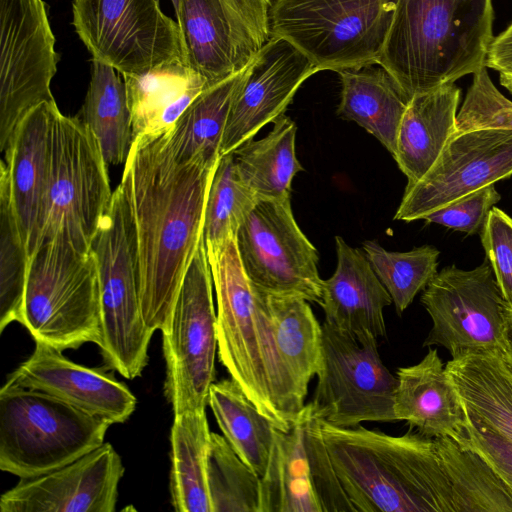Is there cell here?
Wrapping results in <instances>:
<instances>
[{
    "label": "cell",
    "instance_id": "cell-36",
    "mask_svg": "<svg viewBox=\"0 0 512 512\" xmlns=\"http://www.w3.org/2000/svg\"><path fill=\"white\" fill-rule=\"evenodd\" d=\"M29 256L15 215L9 181L0 166V332L22 322Z\"/></svg>",
    "mask_w": 512,
    "mask_h": 512
},
{
    "label": "cell",
    "instance_id": "cell-32",
    "mask_svg": "<svg viewBox=\"0 0 512 512\" xmlns=\"http://www.w3.org/2000/svg\"><path fill=\"white\" fill-rule=\"evenodd\" d=\"M208 405L231 448L261 478L270 458L274 424L232 378L211 385Z\"/></svg>",
    "mask_w": 512,
    "mask_h": 512
},
{
    "label": "cell",
    "instance_id": "cell-4",
    "mask_svg": "<svg viewBox=\"0 0 512 512\" xmlns=\"http://www.w3.org/2000/svg\"><path fill=\"white\" fill-rule=\"evenodd\" d=\"M492 0H396L377 64L413 96L486 67Z\"/></svg>",
    "mask_w": 512,
    "mask_h": 512
},
{
    "label": "cell",
    "instance_id": "cell-41",
    "mask_svg": "<svg viewBox=\"0 0 512 512\" xmlns=\"http://www.w3.org/2000/svg\"><path fill=\"white\" fill-rule=\"evenodd\" d=\"M480 238L502 296L512 307V217L494 206Z\"/></svg>",
    "mask_w": 512,
    "mask_h": 512
},
{
    "label": "cell",
    "instance_id": "cell-20",
    "mask_svg": "<svg viewBox=\"0 0 512 512\" xmlns=\"http://www.w3.org/2000/svg\"><path fill=\"white\" fill-rule=\"evenodd\" d=\"M30 357L7 381L55 396L111 424L125 422L137 400L129 388L103 368H90L66 358L62 351L35 342Z\"/></svg>",
    "mask_w": 512,
    "mask_h": 512
},
{
    "label": "cell",
    "instance_id": "cell-46",
    "mask_svg": "<svg viewBox=\"0 0 512 512\" xmlns=\"http://www.w3.org/2000/svg\"><path fill=\"white\" fill-rule=\"evenodd\" d=\"M499 352L512 371V307L508 305Z\"/></svg>",
    "mask_w": 512,
    "mask_h": 512
},
{
    "label": "cell",
    "instance_id": "cell-45",
    "mask_svg": "<svg viewBox=\"0 0 512 512\" xmlns=\"http://www.w3.org/2000/svg\"><path fill=\"white\" fill-rule=\"evenodd\" d=\"M486 68L502 72H512V24L494 37L489 48Z\"/></svg>",
    "mask_w": 512,
    "mask_h": 512
},
{
    "label": "cell",
    "instance_id": "cell-19",
    "mask_svg": "<svg viewBox=\"0 0 512 512\" xmlns=\"http://www.w3.org/2000/svg\"><path fill=\"white\" fill-rule=\"evenodd\" d=\"M124 474L121 457L100 447L51 472L22 478L0 498L1 512H113Z\"/></svg>",
    "mask_w": 512,
    "mask_h": 512
},
{
    "label": "cell",
    "instance_id": "cell-26",
    "mask_svg": "<svg viewBox=\"0 0 512 512\" xmlns=\"http://www.w3.org/2000/svg\"><path fill=\"white\" fill-rule=\"evenodd\" d=\"M122 78L131 114L132 140L171 131L189 105L209 87L207 80L185 62L163 64Z\"/></svg>",
    "mask_w": 512,
    "mask_h": 512
},
{
    "label": "cell",
    "instance_id": "cell-48",
    "mask_svg": "<svg viewBox=\"0 0 512 512\" xmlns=\"http://www.w3.org/2000/svg\"><path fill=\"white\" fill-rule=\"evenodd\" d=\"M180 2L181 0H171V3L173 5V8H174V12H175V15L177 17V15L179 14V10H180Z\"/></svg>",
    "mask_w": 512,
    "mask_h": 512
},
{
    "label": "cell",
    "instance_id": "cell-12",
    "mask_svg": "<svg viewBox=\"0 0 512 512\" xmlns=\"http://www.w3.org/2000/svg\"><path fill=\"white\" fill-rule=\"evenodd\" d=\"M377 337L356 336L324 321L322 359L311 402L316 416L339 427L393 422L397 377L382 362Z\"/></svg>",
    "mask_w": 512,
    "mask_h": 512
},
{
    "label": "cell",
    "instance_id": "cell-42",
    "mask_svg": "<svg viewBox=\"0 0 512 512\" xmlns=\"http://www.w3.org/2000/svg\"><path fill=\"white\" fill-rule=\"evenodd\" d=\"M500 199L501 195L491 184L436 210L423 220L469 235L480 234L491 209Z\"/></svg>",
    "mask_w": 512,
    "mask_h": 512
},
{
    "label": "cell",
    "instance_id": "cell-17",
    "mask_svg": "<svg viewBox=\"0 0 512 512\" xmlns=\"http://www.w3.org/2000/svg\"><path fill=\"white\" fill-rule=\"evenodd\" d=\"M512 176V130L455 133L430 170L406 185L395 220L423 218L479 189Z\"/></svg>",
    "mask_w": 512,
    "mask_h": 512
},
{
    "label": "cell",
    "instance_id": "cell-27",
    "mask_svg": "<svg viewBox=\"0 0 512 512\" xmlns=\"http://www.w3.org/2000/svg\"><path fill=\"white\" fill-rule=\"evenodd\" d=\"M445 369L466 415L512 443V371L499 350L458 355Z\"/></svg>",
    "mask_w": 512,
    "mask_h": 512
},
{
    "label": "cell",
    "instance_id": "cell-16",
    "mask_svg": "<svg viewBox=\"0 0 512 512\" xmlns=\"http://www.w3.org/2000/svg\"><path fill=\"white\" fill-rule=\"evenodd\" d=\"M421 303L432 320L423 347L441 346L452 358L499 350L508 304L487 259L469 270L444 267L423 290Z\"/></svg>",
    "mask_w": 512,
    "mask_h": 512
},
{
    "label": "cell",
    "instance_id": "cell-21",
    "mask_svg": "<svg viewBox=\"0 0 512 512\" xmlns=\"http://www.w3.org/2000/svg\"><path fill=\"white\" fill-rule=\"evenodd\" d=\"M58 106L43 102L23 118L0 162L29 259L40 242L49 184L52 127Z\"/></svg>",
    "mask_w": 512,
    "mask_h": 512
},
{
    "label": "cell",
    "instance_id": "cell-22",
    "mask_svg": "<svg viewBox=\"0 0 512 512\" xmlns=\"http://www.w3.org/2000/svg\"><path fill=\"white\" fill-rule=\"evenodd\" d=\"M176 21L188 64L208 86L246 68L259 51L223 0H181Z\"/></svg>",
    "mask_w": 512,
    "mask_h": 512
},
{
    "label": "cell",
    "instance_id": "cell-5",
    "mask_svg": "<svg viewBox=\"0 0 512 512\" xmlns=\"http://www.w3.org/2000/svg\"><path fill=\"white\" fill-rule=\"evenodd\" d=\"M21 324L35 342L60 351L101 342L96 257L61 234L29 259Z\"/></svg>",
    "mask_w": 512,
    "mask_h": 512
},
{
    "label": "cell",
    "instance_id": "cell-14",
    "mask_svg": "<svg viewBox=\"0 0 512 512\" xmlns=\"http://www.w3.org/2000/svg\"><path fill=\"white\" fill-rule=\"evenodd\" d=\"M259 512H356L333 467L311 402L287 431L275 429L260 478Z\"/></svg>",
    "mask_w": 512,
    "mask_h": 512
},
{
    "label": "cell",
    "instance_id": "cell-34",
    "mask_svg": "<svg viewBox=\"0 0 512 512\" xmlns=\"http://www.w3.org/2000/svg\"><path fill=\"white\" fill-rule=\"evenodd\" d=\"M99 141L107 165L125 163L132 123L124 80L111 66L91 60V79L78 115Z\"/></svg>",
    "mask_w": 512,
    "mask_h": 512
},
{
    "label": "cell",
    "instance_id": "cell-43",
    "mask_svg": "<svg viewBox=\"0 0 512 512\" xmlns=\"http://www.w3.org/2000/svg\"><path fill=\"white\" fill-rule=\"evenodd\" d=\"M466 432V438L459 445L480 455L512 493V443L484 423L469 416Z\"/></svg>",
    "mask_w": 512,
    "mask_h": 512
},
{
    "label": "cell",
    "instance_id": "cell-39",
    "mask_svg": "<svg viewBox=\"0 0 512 512\" xmlns=\"http://www.w3.org/2000/svg\"><path fill=\"white\" fill-rule=\"evenodd\" d=\"M363 251L389 292L398 315L406 310L438 272L440 251L432 245H423L406 252H393L375 241H365Z\"/></svg>",
    "mask_w": 512,
    "mask_h": 512
},
{
    "label": "cell",
    "instance_id": "cell-18",
    "mask_svg": "<svg viewBox=\"0 0 512 512\" xmlns=\"http://www.w3.org/2000/svg\"><path fill=\"white\" fill-rule=\"evenodd\" d=\"M317 67L288 41L270 36L245 68L231 103L220 157L251 140L266 124L285 114Z\"/></svg>",
    "mask_w": 512,
    "mask_h": 512
},
{
    "label": "cell",
    "instance_id": "cell-30",
    "mask_svg": "<svg viewBox=\"0 0 512 512\" xmlns=\"http://www.w3.org/2000/svg\"><path fill=\"white\" fill-rule=\"evenodd\" d=\"M210 439L205 409L174 414L170 495L177 512H212L207 485Z\"/></svg>",
    "mask_w": 512,
    "mask_h": 512
},
{
    "label": "cell",
    "instance_id": "cell-11",
    "mask_svg": "<svg viewBox=\"0 0 512 512\" xmlns=\"http://www.w3.org/2000/svg\"><path fill=\"white\" fill-rule=\"evenodd\" d=\"M73 26L92 59L122 75H139L167 63L185 62L177 21L159 0H73Z\"/></svg>",
    "mask_w": 512,
    "mask_h": 512
},
{
    "label": "cell",
    "instance_id": "cell-9",
    "mask_svg": "<svg viewBox=\"0 0 512 512\" xmlns=\"http://www.w3.org/2000/svg\"><path fill=\"white\" fill-rule=\"evenodd\" d=\"M112 195L98 139L78 115L69 117L57 110L39 246L61 234L80 249L91 250Z\"/></svg>",
    "mask_w": 512,
    "mask_h": 512
},
{
    "label": "cell",
    "instance_id": "cell-35",
    "mask_svg": "<svg viewBox=\"0 0 512 512\" xmlns=\"http://www.w3.org/2000/svg\"><path fill=\"white\" fill-rule=\"evenodd\" d=\"M434 442L450 481L454 512H512V493L480 455L448 437Z\"/></svg>",
    "mask_w": 512,
    "mask_h": 512
},
{
    "label": "cell",
    "instance_id": "cell-38",
    "mask_svg": "<svg viewBox=\"0 0 512 512\" xmlns=\"http://www.w3.org/2000/svg\"><path fill=\"white\" fill-rule=\"evenodd\" d=\"M259 198L241 179L233 153L219 158L210 184L203 227L206 248L236 233Z\"/></svg>",
    "mask_w": 512,
    "mask_h": 512
},
{
    "label": "cell",
    "instance_id": "cell-13",
    "mask_svg": "<svg viewBox=\"0 0 512 512\" xmlns=\"http://www.w3.org/2000/svg\"><path fill=\"white\" fill-rule=\"evenodd\" d=\"M43 0H0V150L4 153L27 113L56 102L51 81L55 50Z\"/></svg>",
    "mask_w": 512,
    "mask_h": 512
},
{
    "label": "cell",
    "instance_id": "cell-28",
    "mask_svg": "<svg viewBox=\"0 0 512 512\" xmlns=\"http://www.w3.org/2000/svg\"><path fill=\"white\" fill-rule=\"evenodd\" d=\"M341 82L338 115L372 134L393 156L399 126L410 98L378 64L337 72Z\"/></svg>",
    "mask_w": 512,
    "mask_h": 512
},
{
    "label": "cell",
    "instance_id": "cell-25",
    "mask_svg": "<svg viewBox=\"0 0 512 512\" xmlns=\"http://www.w3.org/2000/svg\"><path fill=\"white\" fill-rule=\"evenodd\" d=\"M461 90L455 83L413 96L402 117L393 155L407 177L420 180L456 132Z\"/></svg>",
    "mask_w": 512,
    "mask_h": 512
},
{
    "label": "cell",
    "instance_id": "cell-6",
    "mask_svg": "<svg viewBox=\"0 0 512 512\" xmlns=\"http://www.w3.org/2000/svg\"><path fill=\"white\" fill-rule=\"evenodd\" d=\"M99 279L101 342L106 366L127 379L141 375L153 335L139 295L138 240L130 201L120 183L93 239Z\"/></svg>",
    "mask_w": 512,
    "mask_h": 512
},
{
    "label": "cell",
    "instance_id": "cell-31",
    "mask_svg": "<svg viewBox=\"0 0 512 512\" xmlns=\"http://www.w3.org/2000/svg\"><path fill=\"white\" fill-rule=\"evenodd\" d=\"M296 131L295 122L283 114L265 137L232 152L241 179L259 199H291L292 180L303 170L296 157Z\"/></svg>",
    "mask_w": 512,
    "mask_h": 512
},
{
    "label": "cell",
    "instance_id": "cell-37",
    "mask_svg": "<svg viewBox=\"0 0 512 512\" xmlns=\"http://www.w3.org/2000/svg\"><path fill=\"white\" fill-rule=\"evenodd\" d=\"M207 485L212 512H259L260 477L224 436L214 432L207 455Z\"/></svg>",
    "mask_w": 512,
    "mask_h": 512
},
{
    "label": "cell",
    "instance_id": "cell-24",
    "mask_svg": "<svg viewBox=\"0 0 512 512\" xmlns=\"http://www.w3.org/2000/svg\"><path fill=\"white\" fill-rule=\"evenodd\" d=\"M337 266L323 280L320 306L325 321L356 336L365 332L386 337L383 315L392 298L374 272L364 252L335 237Z\"/></svg>",
    "mask_w": 512,
    "mask_h": 512
},
{
    "label": "cell",
    "instance_id": "cell-29",
    "mask_svg": "<svg viewBox=\"0 0 512 512\" xmlns=\"http://www.w3.org/2000/svg\"><path fill=\"white\" fill-rule=\"evenodd\" d=\"M261 292L281 360L306 398L308 385L321 366L322 325L306 299Z\"/></svg>",
    "mask_w": 512,
    "mask_h": 512
},
{
    "label": "cell",
    "instance_id": "cell-40",
    "mask_svg": "<svg viewBox=\"0 0 512 512\" xmlns=\"http://www.w3.org/2000/svg\"><path fill=\"white\" fill-rule=\"evenodd\" d=\"M483 129L512 130V101L496 88L486 67L473 74L457 112L455 133Z\"/></svg>",
    "mask_w": 512,
    "mask_h": 512
},
{
    "label": "cell",
    "instance_id": "cell-33",
    "mask_svg": "<svg viewBox=\"0 0 512 512\" xmlns=\"http://www.w3.org/2000/svg\"><path fill=\"white\" fill-rule=\"evenodd\" d=\"M244 70L207 87L179 117L168 133L178 159L218 162L231 103Z\"/></svg>",
    "mask_w": 512,
    "mask_h": 512
},
{
    "label": "cell",
    "instance_id": "cell-7",
    "mask_svg": "<svg viewBox=\"0 0 512 512\" xmlns=\"http://www.w3.org/2000/svg\"><path fill=\"white\" fill-rule=\"evenodd\" d=\"M107 420L42 391L6 383L0 390V469L32 478L100 447Z\"/></svg>",
    "mask_w": 512,
    "mask_h": 512
},
{
    "label": "cell",
    "instance_id": "cell-8",
    "mask_svg": "<svg viewBox=\"0 0 512 512\" xmlns=\"http://www.w3.org/2000/svg\"><path fill=\"white\" fill-rule=\"evenodd\" d=\"M396 0H273L270 36L302 52L318 69L377 64Z\"/></svg>",
    "mask_w": 512,
    "mask_h": 512
},
{
    "label": "cell",
    "instance_id": "cell-10",
    "mask_svg": "<svg viewBox=\"0 0 512 512\" xmlns=\"http://www.w3.org/2000/svg\"><path fill=\"white\" fill-rule=\"evenodd\" d=\"M212 286L203 238L182 280L168 327L162 332L164 394L174 414L204 410L208 405L218 348Z\"/></svg>",
    "mask_w": 512,
    "mask_h": 512
},
{
    "label": "cell",
    "instance_id": "cell-47",
    "mask_svg": "<svg viewBox=\"0 0 512 512\" xmlns=\"http://www.w3.org/2000/svg\"><path fill=\"white\" fill-rule=\"evenodd\" d=\"M500 84L512 94V72H502L499 76Z\"/></svg>",
    "mask_w": 512,
    "mask_h": 512
},
{
    "label": "cell",
    "instance_id": "cell-1",
    "mask_svg": "<svg viewBox=\"0 0 512 512\" xmlns=\"http://www.w3.org/2000/svg\"><path fill=\"white\" fill-rule=\"evenodd\" d=\"M169 132L133 140L121 181L137 231L142 314L153 332L167 329L184 275L204 238L218 163L178 159Z\"/></svg>",
    "mask_w": 512,
    "mask_h": 512
},
{
    "label": "cell",
    "instance_id": "cell-44",
    "mask_svg": "<svg viewBox=\"0 0 512 512\" xmlns=\"http://www.w3.org/2000/svg\"><path fill=\"white\" fill-rule=\"evenodd\" d=\"M234 15L249 31L259 47L270 38L269 11L273 0H223Z\"/></svg>",
    "mask_w": 512,
    "mask_h": 512
},
{
    "label": "cell",
    "instance_id": "cell-2",
    "mask_svg": "<svg viewBox=\"0 0 512 512\" xmlns=\"http://www.w3.org/2000/svg\"><path fill=\"white\" fill-rule=\"evenodd\" d=\"M320 420L333 467L356 512H454L434 438L410 427L392 436Z\"/></svg>",
    "mask_w": 512,
    "mask_h": 512
},
{
    "label": "cell",
    "instance_id": "cell-3",
    "mask_svg": "<svg viewBox=\"0 0 512 512\" xmlns=\"http://www.w3.org/2000/svg\"><path fill=\"white\" fill-rule=\"evenodd\" d=\"M206 251L216 293L219 360L258 410L287 431L305 398L281 360L263 293L244 270L236 236Z\"/></svg>",
    "mask_w": 512,
    "mask_h": 512
},
{
    "label": "cell",
    "instance_id": "cell-15",
    "mask_svg": "<svg viewBox=\"0 0 512 512\" xmlns=\"http://www.w3.org/2000/svg\"><path fill=\"white\" fill-rule=\"evenodd\" d=\"M244 270L261 291L320 304L318 253L297 225L291 199H259L236 233Z\"/></svg>",
    "mask_w": 512,
    "mask_h": 512
},
{
    "label": "cell",
    "instance_id": "cell-23",
    "mask_svg": "<svg viewBox=\"0 0 512 512\" xmlns=\"http://www.w3.org/2000/svg\"><path fill=\"white\" fill-rule=\"evenodd\" d=\"M394 395L396 420L429 437H448L461 444L467 416L436 349L415 365L400 367Z\"/></svg>",
    "mask_w": 512,
    "mask_h": 512
}]
</instances>
